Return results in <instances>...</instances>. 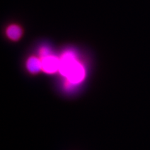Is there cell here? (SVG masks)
<instances>
[{
  "label": "cell",
  "instance_id": "277c9868",
  "mask_svg": "<svg viewBox=\"0 0 150 150\" xmlns=\"http://www.w3.org/2000/svg\"><path fill=\"white\" fill-rule=\"evenodd\" d=\"M6 34L12 40H18L21 36V30L18 26L11 25L7 29Z\"/></svg>",
  "mask_w": 150,
  "mask_h": 150
},
{
  "label": "cell",
  "instance_id": "6da1fadb",
  "mask_svg": "<svg viewBox=\"0 0 150 150\" xmlns=\"http://www.w3.org/2000/svg\"><path fill=\"white\" fill-rule=\"evenodd\" d=\"M84 75L85 71L83 67L76 60H74L66 70L63 76L72 83H78L84 79Z\"/></svg>",
  "mask_w": 150,
  "mask_h": 150
},
{
  "label": "cell",
  "instance_id": "3957f363",
  "mask_svg": "<svg viewBox=\"0 0 150 150\" xmlns=\"http://www.w3.org/2000/svg\"><path fill=\"white\" fill-rule=\"evenodd\" d=\"M27 68L32 73H36L42 69L41 60L35 57H31L27 62Z\"/></svg>",
  "mask_w": 150,
  "mask_h": 150
},
{
  "label": "cell",
  "instance_id": "7a4b0ae2",
  "mask_svg": "<svg viewBox=\"0 0 150 150\" xmlns=\"http://www.w3.org/2000/svg\"><path fill=\"white\" fill-rule=\"evenodd\" d=\"M42 69L48 73H53L59 70V59L52 55H47L41 60Z\"/></svg>",
  "mask_w": 150,
  "mask_h": 150
}]
</instances>
